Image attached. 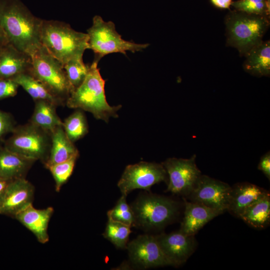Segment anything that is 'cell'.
<instances>
[{
	"label": "cell",
	"mask_w": 270,
	"mask_h": 270,
	"mask_svg": "<svg viewBox=\"0 0 270 270\" xmlns=\"http://www.w3.org/2000/svg\"><path fill=\"white\" fill-rule=\"evenodd\" d=\"M50 137L48 156L44 164L46 168L79 155L78 150L66 136L62 126L56 128L50 134Z\"/></svg>",
	"instance_id": "20"
},
{
	"label": "cell",
	"mask_w": 270,
	"mask_h": 270,
	"mask_svg": "<svg viewBox=\"0 0 270 270\" xmlns=\"http://www.w3.org/2000/svg\"><path fill=\"white\" fill-rule=\"evenodd\" d=\"M231 190L228 184L201 175L188 196L190 202L224 212L228 208Z\"/></svg>",
	"instance_id": "11"
},
{
	"label": "cell",
	"mask_w": 270,
	"mask_h": 270,
	"mask_svg": "<svg viewBox=\"0 0 270 270\" xmlns=\"http://www.w3.org/2000/svg\"><path fill=\"white\" fill-rule=\"evenodd\" d=\"M270 0H238L232 2L231 6L236 10L270 18Z\"/></svg>",
	"instance_id": "30"
},
{
	"label": "cell",
	"mask_w": 270,
	"mask_h": 270,
	"mask_svg": "<svg viewBox=\"0 0 270 270\" xmlns=\"http://www.w3.org/2000/svg\"><path fill=\"white\" fill-rule=\"evenodd\" d=\"M126 196L122 195L116 206L107 212L108 218L130 227L135 226L132 210L126 201Z\"/></svg>",
	"instance_id": "29"
},
{
	"label": "cell",
	"mask_w": 270,
	"mask_h": 270,
	"mask_svg": "<svg viewBox=\"0 0 270 270\" xmlns=\"http://www.w3.org/2000/svg\"><path fill=\"white\" fill-rule=\"evenodd\" d=\"M99 60L94 58L89 66L88 74L81 85L72 92L66 104L71 108H79L91 112L95 118L108 122L110 117L118 118L121 105L110 106L105 94L106 80L98 67Z\"/></svg>",
	"instance_id": "2"
},
{
	"label": "cell",
	"mask_w": 270,
	"mask_h": 270,
	"mask_svg": "<svg viewBox=\"0 0 270 270\" xmlns=\"http://www.w3.org/2000/svg\"><path fill=\"white\" fill-rule=\"evenodd\" d=\"M42 20L20 0H0V26L9 43L30 56L42 46L40 35Z\"/></svg>",
	"instance_id": "1"
},
{
	"label": "cell",
	"mask_w": 270,
	"mask_h": 270,
	"mask_svg": "<svg viewBox=\"0 0 270 270\" xmlns=\"http://www.w3.org/2000/svg\"><path fill=\"white\" fill-rule=\"evenodd\" d=\"M9 43L6 36L0 26V52L2 49Z\"/></svg>",
	"instance_id": "35"
},
{
	"label": "cell",
	"mask_w": 270,
	"mask_h": 270,
	"mask_svg": "<svg viewBox=\"0 0 270 270\" xmlns=\"http://www.w3.org/2000/svg\"><path fill=\"white\" fill-rule=\"evenodd\" d=\"M258 168L266 178L270 180V152L264 154L260 158Z\"/></svg>",
	"instance_id": "33"
},
{
	"label": "cell",
	"mask_w": 270,
	"mask_h": 270,
	"mask_svg": "<svg viewBox=\"0 0 270 270\" xmlns=\"http://www.w3.org/2000/svg\"><path fill=\"white\" fill-rule=\"evenodd\" d=\"M4 146L26 158L46 162L51 146L50 134L30 122L16 126Z\"/></svg>",
	"instance_id": "8"
},
{
	"label": "cell",
	"mask_w": 270,
	"mask_h": 270,
	"mask_svg": "<svg viewBox=\"0 0 270 270\" xmlns=\"http://www.w3.org/2000/svg\"><path fill=\"white\" fill-rule=\"evenodd\" d=\"M63 128L73 142L83 138L88 132V125L83 112L76 110L63 122Z\"/></svg>",
	"instance_id": "25"
},
{
	"label": "cell",
	"mask_w": 270,
	"mask_h": 270,
	"mask_svg": "<svg viewBox=\"0 0 270 270\" xmlns=\"http://www.w3.org/2000/svg\"><path fill=\"white\" fill-rule=\"evenodd\" d=\"M88 49L94 53V58L100 60L106 55L120 52L124 54L128 51L132 52L142 51L148 46V44H136L122 38L116 32L114 23L105 22L100 16L92 19V24L87 30Z\"/></svg>",
	"instance_id": "7"
},
{
	"label": "cell",
	"mask_w": 270,
	"mask_h": 270,
	"mask_svg": "<svg viewBox=\"0 0 270 270\" xmlns=\"http://www.w3.org/2000/svg\"><path fill=\"white\" fill-rule=\"evenodd\" d=\"M34 186L26 178L10 181L0 200V214L14 217L30 204L34 198Z\"/></svg>",
	"instance_id": "13"
},
{
	"label": "cell",
	"mask_w": 270,
	"mask_h": 270,
	"mask_svg": "<svg viewBox=\"0 0 270 270\" xmlns=\"http://www.w3.org/2000/svg\"><path fill=\"white\" fill-rule=\"evenodd\" d=\"M79 155L74 156L70 158L50 166L48 169L55 182V189L59 192L62 187L70 177Z\"/></svg>",
	"instance_id": "28"
},
{
	"label": "cell",
	"mask_w": 270,
	"mask_h": 270,
	"mask_svg": "<svg viewBox=\"0 0 270 270\" xmlns=\"http://www.w3.org/2000/svg\"><path fill=\"white\" fill-rule=\"evenodd\" d=\"M156 238L172 266H178L184 263L196 248L194 236H188L180 230L168 234H162Z\"/></svg>",
	"instance_id": "14"
},
{
	"label": "cell",
	"mask_w": 270,
	"mask_h": 270,
	"mask_svg": "<svg viewBox=\"0 0 270 270\" xmlns=\"http://www.w3.org/2000/svg\"><path fill=\"white\" fill-rule=\"evenodd\" d=\"M15 127L12 116L0 110V140L6 134L12 132Z\"/></svg>",
	"instance_id": "32"
},
{
	"label": "cell",
	"mask_w": 270,
	"mask_h": 270,
	"mask_svg": "<svg viewBox=\"0 0 270 270\" xmlns=\"http://www.w3.org/2000/svg\"><path fill=\"white\" fill-rule=\"evenodd\" d=\"M34 108L30 122L51 134L63 122L56 112L58 106L46 100L35 101Z\"/></svg>",
	"instance_id": "22"
},
{
	"label": "cell",
	"mask_w": 270,
	"mask_h": 270,
	"mask_svg": "<svg viewBox=\"0 0 270 270\" xmlns=\"http://www.w3.org/2000/svg\"><path fill=\"white\" fill-rule=\"evenodd\" d=\"M267 192L252 184L244 182L232 188L227 210L240 217L243 212Z\"/></svg>",
	"instance_id": "19"
},
{
	"label": "cell",
	"mask_w": 270,
	"mask_h": 270,
	"mask_svg": "<svg viewBox=\"0 0 270 270\" xmlns=\"http://www.w3.org/2000/svg\"><path fill=\"white\" fill-rule=\"evenodd\" d=\"M12 80L16 82L19 86H21L34 102L46 100L58 106L66 104L54 96L43 84L28 73L20 74Z\"/></svg>",
	"instance_id": "24"
},
{
	"label": "cell",
	"mask_w": 270,
	"mask_h": 270,
	"mask_svg": "<svg viewBox=\"0 0 270 270\" xmlns=\"http://www.w3.org/2000/svg\"><path fill=\"white\" fill-rule=\"evenodd\" d=\"M126 249L131 262L139 268L146 269L172 266L154 236L148 234L138 236L128 243Z\"/></svg>",
	"instance_id": "12"
},
{
	"label": "cell",
	"mask_w": 270,
	"mask_h": 270,
	"mask_svg": "<svg viewBox=\"0 0 270 270\" xmlns=\"http://www.w3.org/2000/svg\"><path fill=\"white\" fill-rule=\"evenodd\" d=\"M89 66L84 62L82 58L70 60L64 65L72 91L79 87L85 80Z\"/></svg>",
	"instance_id": "27"
},
{
	"label": "cell",
	"mask_w": 270,
	"mask_h": 270,
	"mask_svg": "<svg viewBox=\"0 0 270 270\" xmlns=\"http://www.w3.org/2000/svg\"><path fill=\"white\" fill-rule=\"evenodd\" d=\"M270 18L234 10L226 18V43L245 56L260 43L270 26Z\"/></svg>",
	"instance_id": "4"
},
{
	"label": "cell",
	"mask_w": 270,
	"mask_h": 270,
	"mask_svg": "<svg viewBox=\"0 0 270 270\" xmlns=\"http://www.w3.org/2000/svg\"><path fill=\"white\" fill-rule=\"evenodd\" d=\"M216 6L220 8H229L232 4V0H210Z\"/></svg>",
	"instance_id": "34"
},
{
	"label": "cell",
	"mask_w": 270,
	"mask_h": 270,
	"mask_svg": "<svg viewBox=\"0 0 270 270\" xmlns=\"http://www.w3.org/2000/svg\"><path fill=\"white\" fill-rule=\"evenodd\" d=\"M54 212L52 207L36 209L30 204L14 218L30 231L38 242L44 244L49 240L48 226Z\"/></svg>",
	"instance_id": "15"
},
{
	"label": "cell",
	"mask_w": 270,
	"mask_h": 270,
	"mask_svg": "<svg viewBox=\"0 0 270 270\" xmlns=\"http://www.w3.org/2000/svg\"><path fill=\"white\" fill-rule=\"evenodd\" d=\"M244 68L248 73L258 76H270V42H263L254 46L245 56Z\"/></svg>",
	"instance_id": "21"
},
{
	"label": "cell",
	"mask_w": 270,
	"mask_h": 270,
	"mask_svg": "<svg viewBox=\"0 0 270 270\" xmlns=\"http://www.w3.org/2000/svg\"><path fill=\"white\" fill-rule=\"evenodd\" d=\"M166 179L167 173L162 164L140 162L126 166L118 186L122 194L127 196L136 189L150 190L152 186Z\"/></svg>",
	"instance_id": "9"
},
{
	"label": "cell",
	"mask_w": 270,
	"mask_h": 270,
	"mask_svg": "<svg viewBox=\"0 0 270 270\" xmlns=\"http://www.w3.org/2000/svg\"><path fill=\"white\" fill-rule=\"evenodd\" d=\"M10 182L0 178V200Z\"/></svg>",
	"instance_id": "36"
},
{
	"label": "cell",
	"mask_w": 270,
	"mask_h": 270,
	"mask_svg": "<svg viewBox=\"0 0 270 270\" xmlns=\"http://www.w3.org/2000/svg\"><path fill=\"white\" fill-rule=\"evenodd\" d=\"M19 86L12 79L0 78V100L15 96Z\"/></svg>",
	"instance_id": "31"
},
{
	"label": "cell",
	"mask_w": 270,
	"mask_h": 270,
	"mask_svg": "<svg viewBox=\"0 0 270 270\" xmlns=\"http://www.w3.org/2000/svg\"><path fill=\"white\" fill-rule=\"evenodd\" d=\"M28 74L65 104L72 92L63 64L42 46L32 56Z\"/></svg>",
	"instance_id": "5"
},
{
	"label": "cell",
	"mask_w": 270,
	"mask_h": 270,
	"mask_svg": "<svg viewBox=\"0 0 270 270\" xmlns=\"http://www.w3.org/2000/svg\"><path fill=\"white\" fill-rule=\"evenodd\" d=\"M40 36L42 46L63 66L70 60L82 58L88 49V34L74 30L64 22L43 20Z\"/></svg>",
	"instance_id": "3"
},
{
	"label": "cell",
	"mask_w": 270,
	"mask_h": 270,
	"mask_svg": "<svg viewBox=\"0 0 270 270\" xmlns=\"http://www.w3.org/2000/svg\"><path fill=\"white\" fill-rule=\"evenodd\" d=\"M31 56L8 43L0 52V78L12 79L29 72Z\"/></svg>",
	"instance_id": "16"
},
{
	"label": "cell",
	"mask_w": 270,
	"mask_h": 270,
	"mask_svg": "<svg viewBox=\"0 0 270 270\" xmlns=\"http://www.w3.org/2000/svg\"><path fill=\"white\" fill-rule=\"evenodd\" d=\"M222 213L199 203L185 201L180 231L188 236H194L207 222Z\"/></svg>",
	"instance_id": "17"
},
{
	"label": "cell",
	"mask_w": 270,
	"mask_h": 270,
	"mask_svg": "<svg viewBox=\"0 0 270 270\" xmlns=\"http://www.w3.org/2000/svg\"><path fill=\"white\" fill-rule=\"evenodd\" d=\"M130 226L108 218L104 237L110 241L116 248L126 249L131 233Z\"/></svg>",
	"instance_id": "26"
},
{
	"label": "cell",
	"mask_w": 270,
	"mask_h": 270,
	"mask_svg": "<svg viewBox=\"0 0 270 270\" xmlns=\"http://www.w3.org/2000/svg\"><path fill=\"white\" fill-rule=\"evenodd\" d=\"M240 218L256 228L266 226L270 220V195L267 192L247 208L240 215Z\"/></svg>",
	"instance_id": "23"
},
{
	"label": "cell",
	"mask_w": 270,
	"mask_h": 270,
	"mask_svg": "<svg viewBox=\"0 0 270 270\" xmlns=\"http://www.w3.org/2000/svg\"><path fill=\"white\" fill-rule=\"evenodd\" d=\"M196 155L190 158H169L162 164L168 176L167 191L188 196L202 175L196 164Z\"/></svg>",
	"instance_id": "10"
},
{
	"label": "cell",
	"mask_w": 270,
	"mask_h": 270,
	"mask_svg": "<svg viewBox=\"0 0 270 270\" xmlns=\"http://www.w3.org/2000/svg\"><path fill=\"white\" fill-rule=\"evenodd\" d=\"M34 162L0 146V178L11 181L26 178Z\"/></svg>",
	"instance_id": "18"
},
{
	"label": "cell",
	"mask_w": 270,
	"mask_h": 270,
	"mask_svg": "<svg viewBox=\"0 0 270 270\" xmlns=\"http://www.w3.org/2000/svg\"><path fill=\"white\" fill-rule=\"evenodd\" d=\"M134 225L146 230L160 229L169 224L178 212L172 200L154 194L141 196L130 206Z\"/></svg>",
	"instance_id": "6"
}]
</instances>
